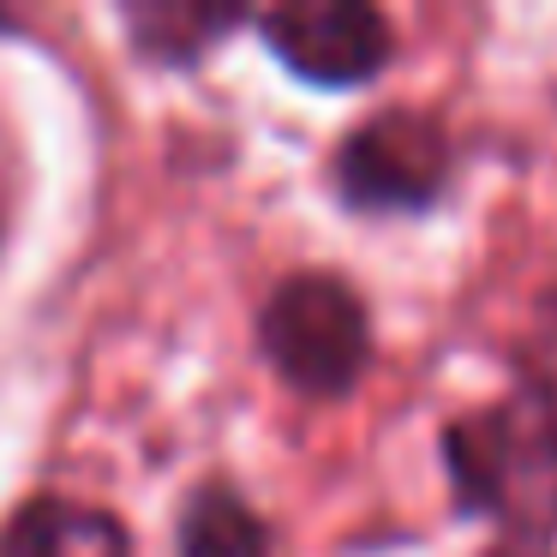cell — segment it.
I'll return each instance as SVG.
<instances>
[{"label": "cell", "mask_w": 557, "mask_h": 557, "mask_svg": "<svg viewBox=\"0 0 557 557\" xmlns=\"http://www.w3.org/2000/svg\"><path fill=\"white\" fill-rule=\"evenodd\" d=\"M258 354L306 401H342L372 366V312L336 270H294L258 306Z\"/></svg>", "instance_id": "7a4b0ae2"}, {"label": "cell", "mask_w": 557, "mask_h": 557, "mask_svg": "<svg viewBox=\"0 0 557 557\" xmlns=\"http://www.w3.org/2000/svg\"><path fill=\"white\" fill-rule=\"evenodd\" d=\"M264 49L312 90H360L396 54V30L366 0H294L252 18Z\"/></svg>", "instance_id": "277c9868"}, {"label": "cell", "mask_w": 557, "mask_h": 557, "mask_svg": "<svg viewBox=\"0 0 557 557\" xmlns=\"http://www.w3.org/2000/svg\"><path fill=\"white\" fill-rule=\"evenodd\" d=\"M18 205H25V157H18V138H13V126L0 121V246L13 240Z\"/></svg>", "instance_id": "ba28073f"}, {"label": "cell", "mask_w": 557, "mask_h": 557, "mask_svg": "<svg viewBox=\"0 0 557 557\" xmlns=\"http://www.w3.org/2000/svg\"><path fill=\"white\" fill-rule=\"evenodd\" d=\"M181 557H270V521L228 480H198L174 516Z\"/></svg>", "instance_id": "52a82bcc"}, {"label": "cell", "mask_w": 557, "mask_h": 557, "mask_svg": "<svg viewBox=\"0 0 557 557\" xmlns=\"http://www.w3.org/2000/svg\"><path fill=\"white\" fill-rule=\"evenodd\" d=\"M456 145L425 109H377L330 157V186L360 216H413L444 198Z\"/></svg>", "instance_id": "3957f363"}, {"label": "cell", "mask_w": 557, "mask_h": 557, "mask_svg": "<svg viewBox=\"0 0 557 557\" xmlns=\"http://www.w3.org/2000/svg\"><path fill=\"white\" fill-rule=\"evenodd\" d=\"M480 557H552L545 545H516V540H504V545H492V552H480Z\"/></svg>", "instance_id": "9c48e42d"}, {"label": "cell", "mask_w": 557, "mask_h": 557, "mask_svg": "<svg viewBox=\"0 0 557 557\" xmlns=\"http://www.w3.org/2000/svg\"><path fill=\"white\" fill-rule=\"evenodd\" d=\"M0 557H133V533L114 509L37 492L13 509L0 533Z\"/></svg>", "instance_id": "5b68a950"}, {"label": "cell", "mask_w": 557, "mask_h": 557, "mask_svg": "<svg viewBox=\"0 0 557 557\" xmlns=\"http://www.w3.org/2000/svg\"><path fill=\"white\" fill-rule=\"evenodd\" d=\"M444 473L461 516L497 521L516 545L557 540V401L540 389L468 408L444 425Z\"/></svg>", "instance_id": "6da1fadb"}, {"label": "cell", "mask_w": 557, "mask_h": 557, "mask_svg": "<svg viewBox=\"0 0 557 557\" xmlns=\"http://www.w3.org/2000/svg\"><path fill=\"white\" fill-rule=\"evenodd\" d=\"M246 7H216V0H126L121 25L138 61L150 66H198L228 30L252 25Z\"/></svg>", "instance_id": "8992f818"}]
</instances>
